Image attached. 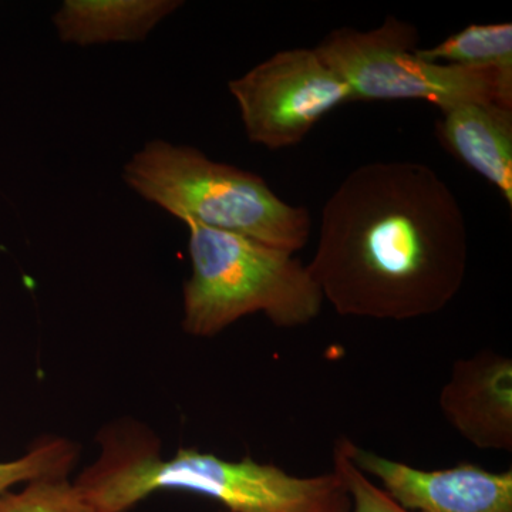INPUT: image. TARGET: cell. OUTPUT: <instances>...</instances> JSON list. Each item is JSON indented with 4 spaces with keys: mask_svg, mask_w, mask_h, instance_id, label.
I'll use <instances>...</instances> for the list:
<instances>
[{
    "mask_svg": "<svg viewBox=\"0 0 512 512\" xmlns=\"http://www.w3.org/2000/svg\"><path fill=\"white\" fill-rule=\"evenodd\" d=\"M0 512H99L76 484L64 477H45L0 497Z\"/></svg>",
    "mask_w": 512,
    "mask_h": 512,
    "instance_id": "cell-13",
    "label": "cell"
},
{
    "mask_svg": "<svg viewBox=\"0 0 512 512\" xmlns=\"http://www.w3.org/2000/svg\"><path fill=\"white\" fill-rule=\"evenodd\" d=\"M417 43L416 26L387 16L366 32L335 29L315 50L348 84L353 101L423 100L440 111L463 103L512 107V79L494 69L421 59Z\"/></svg>",
    "mask_w": 512,
    "mask_h": 512,
    "instance_id": "cell-5",
    "label": "cell"
},
{
    "mask_svg": "<svg viewBox=\"0 0 512 512\" xmlns=\"http://www.w3.org/2000/svg\"><path fill=\"white\" fill-rule=\"evenodd\" d=\"M429 62L494 69L512 79V25H470L430 49H417Z\"/></svg>",
    "mask_w": 512,
    "mask_h": 512,
    "instance_id": "cell-11",
    "label": "cell"
},
{
    "mask_svg": "<svg viewBox=\"0 0 512 512\" xmlns=\"http://www.w3.org/2000/svg\"><path fill=\"white\" fill-rule=\"evenodd\" d=\"M77 451L73 441L46 437L36 441L28 453L10 461H0V497L37 478L64 477L76 464Z\"/></svg>",
    "mask_w": 512,
    "mask_h": 512,
    "instance_id": "cell-12",
    "label": "cell"
},
{
    "mask_svg": "<svg viewBox=\"0 0 512 512\" xmlns=\"http://www.w3.org/2000/svg\"><path fill=\"white\" fill-rule=\"evenodd\" d=\"M222 512H228V511H222Z\"/></svg>",
    "mask_w": 512,
    "mask_h": 512,
    "instance_id": "cell-15",
    "label": "cell"
},
{
    "mask_svg": "<svg viewBox=\"0 0 512 512\" xmlns=\"http://www.w3.org/2000/svg\"><path fill=\"white\" fill-rule=\"evenodd\" d=\"M100 456L74 481L99 512H127L158 491H185L228 512H352L342 478L295 476L251 457L227 460L197 448L161 457L160 443L133 421L101 431Z\"/></svg>",
    "mask_w": 512,
    "mask_h": 512,
    "instance_id": "cell-2",
    "label": "cell"
},
{
    "mask_svg": "<svg viewBox=\"0 0 512 512\" xmlns=\"http://www.w3.org/2000/svg\"><path fill=\"white\" fill-rule=\"evenodd\" d=\"M350 460L410 512H512V470L473 463L423 470L380 456L348 439Z\"/></svg>",
    "mask_w": 512,
    "mask_h": 512,
    "instance_id": "cell-7",
    "label": "cell"
},
{
    "mask_svg": "<svg viewBox=\"0 0 512 512\" xmlns=\"http://www.w3.org/2000/svg\"><path fill=\"white\" fill-rule=\"evenodd\" d=\"M123 178L144 200L184 224L244 235L291 254L311 237L305 207L279 198L259 175L217 163L197 148L148 141L124 165Z\"/></svg>",
    "mask_w": 512,
    "mask_h": 512,
    "instance_id": "cell-3",
    "label": "cell"
},
{
    "mask_svg": "<svg viewBox=\"0 0 512 512\" xmlns=\"http://www.w3.org/2000/svg\"><path fill=\"white\" fill-rule=\"evenodd\" d=\"M448 424L471 446L512 451V360L483 350L458 359L439 396Z\"/></svg>",
    "mask_w": 512,
    "mask_h": 512,
    "instance_id": "cell-8",
    "label": "cell"
},
{
    "mask_svg": "<svg viewBox=\"0 0 512 512\" xmlns=\"http://www.w3.org/2000/svg\"><path fill=\"white\" fill-rule=\"evenodd\" d=\"M333 471L345 484L352 501V512H410L394 503L382 488L350 460L348 439H339L333 450Z\"/></svg>",
    "mask_w": 512,
    "mask_h": 512,
    "instance_id": "cell-14",
    "label": "cell"
},
{
    "mask_svg": "<svg viewBox=\"0 0 512 512\" xmlns=\"http://www.w3.org/2000/svg\"><path fill=\"white\" fill-rule=\"evenodd\" d=\"M466 218L429 165L355 168L323 205L308 269L340 316L412 320L443 311L464 284Z\"/></svg>",
    "mask_w": 512,
    "mask_h": 512,
    "instance_id": "cell-1",
    "label": "cell"
},
{
    "mask_svg": "<svg viewBox=\"0 0 512 512\" xmlns=\"http://www.w3.org/2000/svg\"><path fill=\"white\" fill-rule=\"evenodd\" d=\"M185 225L192 266L183 291L188 335L214 338L255 313L284 329L318 318L322 292L308 266L291 252L195 222Z\"/></svg>",
    "mask_w": 512,
    "mask_h": 512,
    "instance_id": "cell-4",
    "label": "cell"
},
{
    "mask_svg": "<svg viewBox=\"0 0 512 512\" xmlns=\"http://www.w3.org/2000/svg\"><path fill=\"white\" fill-rule=\"evenodd\" d=\"M181 5L178 0H66L53 25L60 40L72 45L140 42Z\"/></svg>",
    "mask_w": 512,
    "mask_h": 512,
    "instance_id": "cell-10",
    "label": "cell"
},
{
    "mask_svg": "<svg viewBox=\"0 0 512 512\" xmlns=\"http://www.w3.org/2000/svg\"><path fill=\"white\" fill-rule=\"evenodd\" d=\"M228 87L249 141L269 150L298 146L326 114L353 101L348 84L306 47L275 53Z\"/></svg>",
    "mask_w": 512,
    "mask_h": 512,
    "instance_id": "cell-6",
    "label": "cell"
},
{
    "mask_svg": "<svg viewBox=\"0 0 512 512\" xmlns=\"http://www.w3.org/2000/svg\"><path fill=\"white\" fill-rule=\"evenodd\" d=\"M441 146L493 184L512 208V107L463 103L441 111Z\"/></svg>",
    "mask_w": 512,
    "mask_h": 512,
    "instance_id": "cell-9",
    "label": "cell"
}]
</instances>
